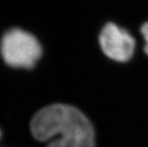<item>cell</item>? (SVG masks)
I'll use <instances>...</instances> for the list:
<instances>
[{
	"instance_id": "6da1fadb",
	"label": "cell",
	"mask_w": 148,
	"mask_h": 147,
	"mask_svg": "<svg viewBox=\"0 0 148 147\" xmlns=\"http://www.w3.org/2000/svg\"><path fill=\"white\" fill-rule=\"evenodd\" d=\"M30 130L36 140L52 139L47 147H96L90 120L69 105L54 104L39 110L31 120Z\"/></svg>"
},
{
	"instance_id": "7a4b0ae2",
	"label": "cell",
	"mask_w": 148,
	"mask_h": 147,
	"mask_svg": "<svg viewBox=\"0 0 148 147\" xmlns=\"http://www.w3.org/2000/svg\"><path fill=\"white\" fill-rule=\"evenodd\" d=\"M44 55L40 38L20 26L5 29L0 36V57L9 68L33 69Z\"/></svg>"
},
{
	"instance_id": "3957f363",
	"label": "cell",
	"mask_w": 148,
	"mask_h": 147,
	"mask_svg": "<svg viewBox=\"0 0 148 147\" xmlns=\"http://www.w3.org/2000/svg\"><path fill=\"white\" fill-rule=\"evenodd\" d=\"M99 43L104 54L114 61H129L135 51V39L114 23L106 24L100 31Z\"/></svg>"
},
{
	"instance_id": "277c9868",
	"label": "cell",
	"mask_w": 148,
	"mask_h": 147,
	"mask_svg": "<svg viewBox=\"0 0 148 147\" xmlns=\"http://www.w3.org/2000/svg\"><path fill=\"white\" fill-rule=\"evenodd\" d=\"M141 34L144 37V40L145 42V47H144V51L146 54L148 55V22L145 23L142 28H141Z\"/></svg>"
},
{
	"instance_id": "5b68a950",
	"label": "cell",
	"mask_w": 148,
	"mask_h": 147,
	"mask_svg": "<svg viewBox=\"0 0 148 147\" xmlns=\"http://www.w3.org/2000/svg\"><path fill=\"white\" fill-rule=\"evenodd\" d=\"M1 135H2L1 134V130H0V138H1Z\"/></svg>"
}]
</instances>
